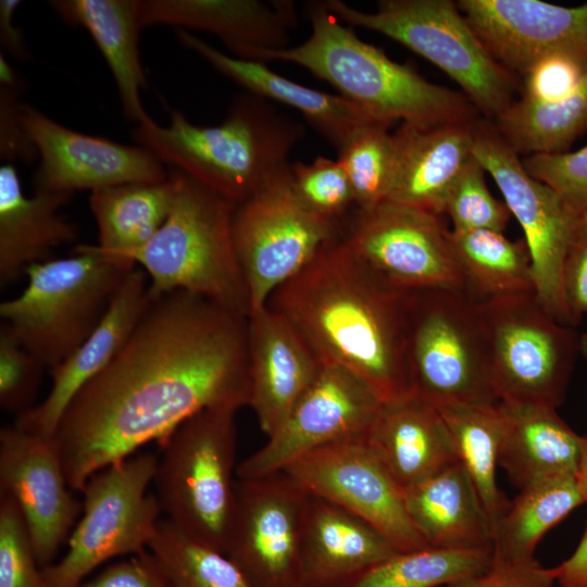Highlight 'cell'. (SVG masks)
<instances>
[{
    "label": "cell",
    "mask_w": 587,
    "mask_h": 587,
    "mask_svg": "<svg viewBox=\"0 0 587 587\" xmlns=\"http://www.w3.org/2000/svg\"><path fill=\"white\" fill-rule=\"evenodd\" d=\"M16 502L0 496V587H48Z\"/></svg>",
    "instance_id": "42"
},
{
    "label": "cell",
    "mask_w": 587,
    "mask_h": 587,
    "mask_svg": "<svg viewBox=\"0 0 587 587\" xmlns=\"http://www.w3.org/2000/svg\"><path fill=\"white\" fill-rule=\"evenodd\" d=\"M76 587H170L151 553L146 550L107 566Z\"/></svg>",
    "instance_id": "48"
},
{
    "label": "cell",
    "mask_w": 587,
    "mask_h": 587,
    "mask_svg": "<svg viewBox=\"0 0 587 587\" xmlns=\"http://www.w3.org/2000/svg\"><path fill=\"white\" fill-rule=\"evenodd\" d=\"M554 570L557 585L587 587V524L574 552Z\"/></svg>",
    "instance_id": "51"
},
{
    "label": "cell",
    "mask_w": 587,
    "mask_h": 587,
    "mask_svg": "<svg viewBox=\"0 0 587 587\" xmlns=\"http://www.w3.org/2000/svg\"><path fill=\"white\" fill-rule=\"evenodd\" d=\"M473 154L496 182L517 220L530 255L535 296L559 323L574 327L563 273L567 255L586 228L585 215L572 210L550 187L534 178L520 154L487 118L475 123Z\"/></svg>",
    "instance_id": "12"
},
{
    "label": "cell",
    "mask_w": 587,
    "mask_h": 587,
    "mask_svg": "<svg viewBox=\"0 0 587 587\" xmlns=\"http://www.w3.org/2000/svg\"><path fill=\"white\" fill-rule=\"evenodd\" d=\"M309 494L285 472L236 480L225 554L251 587H302L301 536Z\"/></svg>",
    "instance_id": "15"
},
{
    "label": "cell",
    "mask_w": 587,
    "mask_h": 587,
    "mask_svg": "<svg viewBox=\"0 0 587 587\" xmlns=\"http://www.w3.org/2000/svg\"><path fill=\"white\" fill-rule=\"evenodd\" d=\"M46 366L23 349L1 325L0 407L17 415L35 407Z\"/></svg>",
    "instance_id": "43"
},
{
    "label": "cell",
    "mask_w": 587,
    "mask_h": 587,
    "mask_svg": "<svg viewBox=\"0 0 587 587\" xmlns=\"http://www.w3.org/2000/svg\"><path fill=\"white\" fill-rule=\"evenodd\" d=\"M22 91L0 86V155L5 163L32 162L37 151L20 116Z\"/></svg>",
    "instance_id": "47"
},
{
    "label": "cell",
    "mask_w": 587,
    "mask_h": 587,
    "mask_svg": "<svg viewBox=\"0 0 587 587\" xmlns=\"http://www.w3.org/2000/svg\"><path fill=\"white\" fill-rule=\"evenodd\" d=\"M375 276L342 239L329 242L271 296L324 363L365 382L384 404L415 395L407 346L405 298Z\"/></svg>",
    "instance_id": "2"
},
{
    "label": "cell",
    "mask_w": 587,
    "mask_h": 587,
    "mask_svg": "<svg viewBox=\"0 0 587 587\" xmlns=\"http://www.w3.org/2000/svg\"><path fill=\"white\" fill-rule=\"evenodd\" d=\"M499 405L503 414L499 467L515 487L577 476L583 436L560 417L555 408L504 401Z\"/></svg>",
    "instance_id": "28"
},
{
    "label": "cell",
    "mask_w": 587,
    "mask_h": 587,
    "mask_svg": "<svg viewBox=\"0 0 587 587\" xmlns=\"http://www.w3.org/2000/svg\"><path fill=\"white\" fill-rule=\"evenodd\" d=\"M388 128L386 124H371L338 150L337 160L350 182L355 208H371L389 198L395 170V145Z\"/></svg>",
    "instance_id": "39"
},
{
    "label": "cell",
    "mask_w": 587,
    "mask_h": 587,
    "mask_svg": "<svg viewBox=\"0 0 587 587\" xmlns=\"http://www.w3.org/2000/svg\"><path fill=\"white\" fill-rule=\"evenodd\" d=\"M176 36L185 48L248 92L300 112L337 151L362 128L380 123L340 95L305 87L273 72L263 62L224 53L188 30L177 29Z\"/></svg>",
    "instance_id": "26"
},
{
    "label": "cell",
    "mask_w": 587,
    "mask_h": 587,
    "mask_svg": "<svg viewBox=\"0 0 587 587\" xmlns=\"http://www.w3.org/2000/svg\"><path fill=\"white\" fill-rule=\"evenodd\" d=\"M398 551L370 523L309 494L301 536L302 587H348Z\"/></svg>",
    "instance_id": "25"
},
{
    "label": "cell",
    "mask_w": 587,
    "mask_h": 587,
    "mask_svg": "<svg viewBox=\"0 0 587 587\" xmlns=\"http://www.w3.org/2000/svg\"><path fill=\"white\" fill-rule=\"evenodd\" d=\"M288 175L297 197L319 216L342 224L355 209L350 182L337 159L317 157L310 164L290 162Z\"/></svg>",
    "instance_id": "40"
},
{
    "label": "cell",
    "mask_w": 587,
    "mask_h": 587,
    "mask_svg": "<svg viewBox=\"0 0 587 587\" xmlns=\"http://www.w3.org/2000/svg\"><path fill=\"white\" fill-rule=\"evenodd\" d=\"M175 191L155 235L132 255L149 295L183 290L249 316V296L233 241L235 205L184 172L170 168Z\"/></svg>",
    "instance_id": "5"
},
{
    "label": "cell",
    "mask_w": 587,
    "mask_h": 587,
    "mask_svg": "<svg viewBox=\"0 0 587 587\" xmlns=\"http://www.w3.org/2000/svg\"><path fill=\"white\" fill-rule=\"evenodd\" d=\"M585 223H586V227H587V212L585 213Z\"/></svg>",
    "instance_id": "54"
},
{
    "label": "cell",
    "mask_w": 587,
    "mask_h": 587,
    "mask_svg": "<svg viewBox=\"0 0 587 587\" xmlns=\"http://www.w3.org/2000/svg\"><path fill=\"white\" fill-rule=\"evenodd\" d=\"M577 480L585 502L587 503V435L583 436V448L577 471Z\"/></svg>",
    "instance_id": "52"
},
{
    "label": "cell",
    "mask_w": 587,
    "mask_h": 587,
    "mask_svg": "<svg viewBox=\"0 0 587 587\" xmlns=\"http://www.w3.org/2000/svg\"><path fill=\"white\" fill-rule=\"evenodd\" d=\"M457 4L492 58L524 76L558 52L587 57V2L562 7L540 0H459Z\"/></svg>",
    "instance_id": "20"
},
{
    "label": "cell",
    "mask_w": 587,
    "mask_h": 587,
    "mask_svg": "<svg viewBox=\"0 0 587 587\" xmlns=\"http://www.w3.org/2000/svg\"><path fill=\"white\" fill-rule=\"evenodd\" d=\"M288 168L233 214V241L248 290L249 315L266 307L276 289L341 234L342 224L319 216L301 202Z\"/></svg>",
    "instance_id": "13"
},
{
    "label": "cell",
    "mask_w": 587,
    "mask_h": 587,
    "mask_svg": "<svg viewBox=\"0 0 587 587\" xmlns=\"http://www.w3.org/2000/svg\"><path fill=\"white\" fill-rule=\"evenodd\" d=\"M555 584L554 567L544 566L535 557L503 560L492 555L485 570L447 587H553Z\"/></svg>",
    "instance_id": "46"
},
{
    "label": "cell",
    "mask_w": 587,
    "mask_h": 587,
    "mask_svg": "<svg viewBox=\"0 0 587 587\" xmlns=\"http://www.w3.org/2000/svg\"><path fill=\"white\" fill-rule=\"evenodd\" d=\"M49 5L89 33L112 73L126 118L137 124L147 118L140 98L147 83L138 49L140 0H54Z\"/></svg>",
    "instance_id": "31"
},
{
    "label": "cell",
    "mask_w": 587,
    "mask_h": 587,
    "mask_svg": "<svg viewBox=\"0 0 587 587\" xmlns=\"http://www.w3.org/2000/svg\"><path fill=\"white\" fill-rule=\"evenodd\" d=\"M563 286L576 325L587 314V227L572 247L564 266Z\"/></svg>",
    "instance_id": "49"
},
{
    "label": "cell",
    "mask_w": 587,
    "mask_h": 587,
    "mask_svg": "<svg viewBox=\"0 0 587 587\" xmlns=\"http://www.w3.org/2000/svg\"><path fill=\"white\" fill-rule=\"evenodd\" d=\"M324 4L348 26L387 36L438 66L487 120L494 121L515 101V76L492 58L457 2L380 0L372 12L340 0Z\"/></svg>",
    "instance_id": "8"
},
{
    "label": "cell",
    "mask_w": 587,
    "mask_h": 587,
    "mask_svg": "<svg viewBox=\"0 0 587 587\" xmlns=\"http://www.w3.org/2000/svg\"><path fill=\"white\" fill-rule=\"evenodd\" d=\"M403 494L409 516L427 546L492 549L491 521L459 461Z\"/></svg>",
    "instance_id": "30"
},
{
    "label": "cell",
    "mask_w": 587,
    "mask_h": 587,
    "mask_svg": "<svg viewBox=\"0 0 587 587\" xmlns=\"http://www.w3.org/2000/svg\"><path fill=\"white\" fill-rule=\"evenodd\" d=\"M579 352L587 359V332L579 337Z\"/></svg>",
    "instance_id": "53"
},
{
    "label": "cell",
    "mask_w": 587,
    "mask_h": 587,
    "mask_svg": "<svg viewBox=\"0 0 587 587\" xmlns=\"http://www.w3.org/2000/svg\"><path fill=\"white\" fill-rule=\"evenodd\" d=\"M140 18L143 27L213 34L240 59L253 50L287 48L297 24L295 4L286 0H140Z\"/></svg>",
    "instance_id": "24"
},
{
    "label": "cell",
    "mask_w": 587,
    "mask_h": 587,
    "mask_svg": "<svg viewBox=\"0 0 587 587\" xmlns=\"http://www.w3.org/2000/svg\"><path fill=\"white\" fill-rule=\"evenodd\" d=\"M72 195L24 193L14 163L0 166V286L26 276L28 266L48 261L53 250L78 237V228L60 209Z\"/></svg>",
    "instance_id": "27"
},
{
    "label": "cell",
    "mask_w": 587,
    "mask_h": 587,
    "mask_svg": "<svg viewBox=\"0 0 587 587\" xmlns=\"http://www.w3.org/2000/svg\"><path fill=\"white\" fill-rule=\"evenodd\" d=\"M492 549L424 547L398 551L348 587H447L485 570Z\"/></svg>",
    "instance_id": "37"
},
{
    "label": "cell",
    "mask_w": 587,
    "mask_h": 587,
    "mask_svg": "<svg viewBox=\"0 0 587 587\" xmlns=\"http://www.w3.org/2000/svg\"><path fill=\"white\" fill-rule=\"evenodd\" d=\"M21 1H0V42L2 50L17 60L29 59L23 32L14 24V14Z\"/></svg>",
    "instance_id": "50"
},
{
    "label": "cell",
    "mask_w": 587,
    "mask_h": 587,
    "mask_svg": "<svg viewBox=\"0 0 587 587\" xmlns=\"http://www.w3.org/2000/svg\"><path fill=\"white\" fill-rule=\"evenodd\" d=\"M586 503L577 476L565 475L520 489L494 525L492 555L503 560L534 557L541 538Z\"/></svg>",
    "instance_id": "33"
},
{
    "label": "cell",
    "mask_w": 587,
    "mask_h": 587,
    "mask_svg": "<svg viewBox=\"0 0 587 587\" xmlns=\"http://www.w3.org/2000/svg\"><path fill=\"white\" fill-rule=\"evenodd\" d=\"M132 270L96 245H79L71 257L35 263L26 270L22 294L0 303L2 326L50 370L95 330Z\"/></svg>",
    "instance_id": "6"
},
{
    "label": "cell",
    "mask_w": 587,
    "mask_h": 587,
    "mask_svg": "<svg viewBox=\"0 0 587 587\" xmlns=\"http://www.w3.org/2000/svg\"><path fill=\"white\" fill-rule=\"evenodd\" d=\"M522 163L576 213L587 212V145L574 152L535 153Z\"/></svg>",
    "instance_id": "44"
},
{
    "label": "cell",
    "mask_w": 587,
    "mask_h": 587,
    "mask_svg": "<svg viewBox=\"0 0 587 587\" xmlns=\"http://www.w3.org/2000/svg\"><path fill=\"white\" fill-rule=\"evenodd\" d=\"M150 302L149 278L136 266L124 278L102 320L65 360L50 369L51 388L37 405L17 415L14 425L53 437L67 407L123 348Z\"/></svg>",
    "instance_id": "22"
},
{
    "label": "cell",
    "mask_w": 587,
    "mask_h": 587,
    "mask_svg": "<svg viewBox=\"0 0 587 587\" xmlns=\"http://www.w3.org/2000/svg\"><path fill=\"white\" fill-rule=\"evenodd\" d=\"M52 437L16 425L0 430V494L18 505L42 569L70 537L83 503L71 492Z\"/></svg>",
    "instance_id": "19"
},
{
    "label": "cell",
    "mask_w": 587,
    "mask_h": 587,
    "mask_svg": "<svg viewBox=\"0 0 587 587\" xmlns=\"http://www.w3.org/2000/svg\"><path fill=\"white\" fill-rule=\"evenodd\" d=\"M384 403L349 370L324 363L320 374L267 441L237 465V479L283 471L326 445L367 436Z\"/></svg>",
    "instance_id": "17"
},
{
    "label": "cell",
    "mask_w": 587,
    "mask_h": 587,
    "mask_svg": "<svg viewBox=\"0 0 587 587\" xmlns=\"http://www.w3.org/2000/svg\"><path fill=\"white\" fill-rule=\"evenodd\" d=\"M491 122L519 154L565 152L587 129V71L565 98L544 104L515 100Z\"/></svg>",
    "instance_id": "36"
},
{
    "label": "cell",
    "mask_w": 587,
    "mask_h": 587,
    "mask_svg": "<svg viewBox=\"0 0 587 587\" xmlns=\"http://www.w3.org/2000/svg\"><path fill=\"white\" fill-rule=\"evenodd\" d=\"M450 241L466 294L476 301L535 294L532 262L524 239L512 241L491 229L451 230Z\"/></svg>",
    "instance_id": "35"
},
{
    "label": "cell",
    "mask_w": 587,
    "mask_h": 587,
    "mask_svg": "<svg viewBox=\"0 0 587 587\" xmlns=\"http://www.w3.org/2000/svg\"><path fill=\"white\" fill-rule=\"evenodd\" d=\"M437 410L448 428L458 461L472 479L494 528L510 503L497 482L503 435L499 401L453 404Z\"/></svg>",
    "instance_id": "34"
},
{
    "label": "cell",
    "mask_w": 587,
    "mask_h": 587,
    "mask_svg": "<svg viewBox=\"0 0 587 587\" xmlns=\"http://www.w3.org/2000/svg\"><path fill=\"white\" fill-rule=\"evenodd\" d=\"M303 135L299 121L247 92L233 100L217 125H196L174 110L167 125L150 116L138 123L133 138L164 165L238 207L288 168Z\"/></svg>",
    "instance_id": "3"
},
{
    "label": "cell",
    "mask_w": 587,
    "mask_h": 587,
    "mask_svg": "<svg viewBox=\"0 0 587 587\" xmlns=\"http://www.w3.org/2000/svg\"><path fill=\"white\" fill-rule=\"evenodd\" d=\"M175 182L126 183L91 191L90 211L98 228V250L115 263L136 267L132 255L165 222L174 198Z\"/></svg>",
    "instance_id": "32"
},
{
    "label": "cell",
    "mask_w": 587,
    "mask_h": 587,
    "mask_svg": "<svg viewBox=\"0 0 587 587\" xmlns=\"http://www.w3.org/2000/svg\"><path fill=\"white\" fill-rule=\"evenodd\" d=\"M586 71V55L571 52L549 54L537 61L523 76L521 99L534 104L559 101L579 85Z\"/></svg>",
    "instance_id": "45"
},
{
    "label": "cell",
    "mask_w": 587,
    "mask_h": 587,
    "mask_svg": "<svg viewBox=\"0 0 587 587\" xmlns=\"http://www.w3.org/2000/svg\"><path fill=\"white\" fill-rule=\"evenodd\" d=\"M405 325L419 398L436 409L499 401L475 299L448 289L408 292Z\"/></svg>",
    "instance_id": "9"
},
{
    "label": "cell",
    "mask_w": 587,
    "mask_h": 587,
    "mask_svg": "<svg viewBox=\"0 0 587 587\" xmlns=\"http://www.w3.org/2000/svg\"><path fill=\"white\" fill-rule=\"evenodd\" d=\"M148 551L170 587H251L223 552L205 546L160 519Z\"/></svg>",
    "instance_id": "38"
},
{
    "label": "cell",
    "mask_w": 587,
    "mask_h": 587,
    "mask_svg": "<svg viewBox=\"0 0 587 587\" xmlns=\"http://www.w3.org/2000/svg\"><path fill=\"white\" fill-rule=\"evenodd\" d=\"M485 173L473 154L445 203L444 215L451 220L452 230L504 232L511 213L504 202L490 193L485 182Z\"/></svg>",
    "instance_id": "41"
},
{
    "label": "cell",
    "mask_w": 587,
    "mask_h": 587,
    "mask_svg": "<svg viewBox=\"0 0 587 587\" xmlns=\"http://www.w3.org/2000/svg\"><path fill=\"white\" fill-rule=\"evenodd\" d=\"M249 401L248 316L183 290L151 298L114 359L72 400L53 435L67 484L150 441L160 446L207 409Z\"/></svg>",
    "instance_id": "1"
},
{
    "label": "cell",
    "mask_w": 587,
    "mask_h": 587,
    "mask_svg": "<svg viewBox=\"0 0 587 587\" xmlns=\"http://www.w3.org/2000/svg\"><path fill=\"white\" fill-rule=\"evenodd\" d=\"M158 460L150 452L133 454L88 479L67 552L41 569L48 587H76L105 561L147 550L162 511L157 496L147 491Z\"/></svg>",
    "instance_id": "11"
},
{
    "label": "cell",
    "mask_w": 587,
    "mask_h": 587,
    "mask_svg": "<svg viewBox=\"0 0 587 587\" xmlns=\"http://www.w3.org/2000/svg\"><path fill=\"white\" fill-rule=\"evenodd\" d=\"M236 413L207 409L182 423L159 446L153 478L167 519L223 553L236 502Z\"/></svg>",
    "instance_id": "7"
},
{
    "label": "cell",
    "mask_w": 587,
    "mask_h": 587,
    "mask_svg": "<svg viewBox=\"0 0 587 587\" xmlns=\"http://www.w3.org/2000/svg\"><path fill=\"white\" fill-rule=\"evenodd\" d=\"M367 438L403 491L458 462L439 411L417 396L384 404Z\"/></svg>",
    "instance_id": "29"
},
{
    "label": "cell",
    "mask_w": 587,
    "mask_h": 587,
    "mask_svg": "<svg viewBox=\"0 0 587 587\" xmlns=\"http://www.w3.org/2000/svg\"><path fill=\"white\" fill-rule=\"evenodd\" d=\"M477 120L401 123L392 133L395 170L388 200L444 215L452 186L473 158Z\"/></svg>",
    "instance_id": "23"
},
{
    "label": "cell",
    "mask_w": 587,
    "mask_h": 587,
    "mask_svg": "<svg viewBox=\"0 0 587 587\" xmlns=\"http://www.w3.org/2000/svg\"><path fill=\"white\" fill-rule=\"evenodd\" d=\"M249 401L272 436L313 384L324 362L298 329L266 305L248 316Z\"/></svg>",
    "instance_id": "21"
},
{
    "label": "cell",
    "mask_w": 587,
    "mask_h": 587,
    "mask_svg": "<svg viewBox=\"0 0 587 587\" xmlns=\"http://www.w3.org/2000/svg\"><path fill=\"white\" fill-rule=\"evenodd\" d=\"M20 116L38 155L35 191L72 195L168 177L164 164L143 147L73 130L23 101Z\"/></svg>",
    "instance_id": "18"
},
{
    "label": "cell",
    "mask_w": 587,
    "mask_h": 587,
    "mask_svg": "<svg viewBox=\"0 0 587 587\" xmlns=\"http://www.w3.org/2000/svg\"><path fill=\"white\" fill-rule=\"evenodd\" d=\"M553 587H566V586H560V585H557V586H555V585H554Z\"/></svg>",
    "instance_id": "55"
},
{
    "label": "cell",
    "mask_w": 587,
    "mask_h": 587,
    "mask_svg": "<svg viewBox=\"0 0 587 587\" xmlns=\"http://www.w3.org/2000/svg\"><path fill=\"white\" fill-rule=\"evenodd\" d=\"M311 34L302 43L253 50L246 60L297 64L328 82L377 122L438 124L473 121L478 111L463 93L433 84L413 67L364 42L324 2L309 5Z\"/></svg>",
    "instance_id": "4"
},
{
    "label": "cell",
    "mask_w": 587,
    "mask_h": 587,
    "mask_svg": "<svg viewBox=\"0 0 587 587\" xmlns=\"http://www.w3.org/2000/svg\"><path fill=\"white\" fill-rule=\"evenodd\" d=\"M367 436L317 448L295 460L283 472L308 494L373 525L399 551L427 547L409 516L403 490Z\"/></svg>",
    "instance_id": "16"
},
{
    "label": "cell",
    "mask_w": 587,
    "mask_h": 587,
    "mask_svg": "<svg viewBox=\"0 0 587 587\" xmlns=\"http://www.w3.org/2000/svg\"><path fill=\"white\" fill-rule=\"evenodd\" d=\"M445 215L396 201L355 208L341 237L359 260L389 287L413 292H466Z\"/></svg>",
    "instance_id": "14"
},
{
    "label": "cell",
    "mask_w": 587,
    "mask_h": 587,
    "mask_svg": "<svg viewBox=\"0 0 587 587\" xmlns=\"http://www.w3.org/2000/svg\"><path fill=\"white\" fill-rule=\"evenodd\" d=\"M499 401L558 408L579 352L572 326L555 321L534 292L477 301Z\"/></svg>",
    "instance_id": "10"
}]
</instances>
